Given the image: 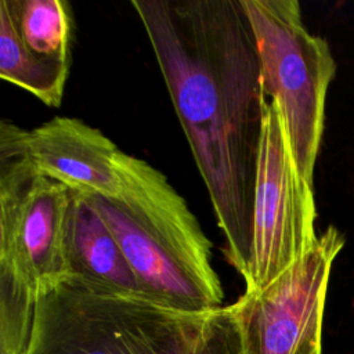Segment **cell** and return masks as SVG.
Listing matches in <instances>:
<instances>
[{
	"label": "cell",
	"instance_id": "obj_2",
	"mask_svg": "<svg viewBox=\"0 0 354 354\" xmlns=\"http://www.w3.org/2000/svg\"><path fill=\"white\" fill-rule=\"evenodd\" d=\"M30 354H242L232 306L174 310L66 279L37 299Z\"/></svg>",
	"mask_w": 354,
	"mask_h": 354
},
{
	"label": "cell",
	"instance_id": "obj_4",
	"mask_svg": "<svg viewBox=\"0 0 354 354\" xmlns=\"http://www.w3.org/2000/svg\"><path fill=\"white\" fill-rule=\"evenodd\" d=\"M314 185L295 160L282 113L266 95L245 292L271 283L318 239Z\"/></svg>",
	"mask_w": 354,
	"mask_h": 354
},
{
	"label": "cell",
	"instance_id": "obj_1",
	"mask_svg": "<svg viewBox=\"0 0 354 354\" xmlns=\"http://www.w3.org/2000/svg\"><path fill=\"white\" fill-rule=\"evenodd\" d=\"M206 185L228 263L246 274L264 100L241 0H133Z\"/></svg>",
	"mask_w": 354,
	"mask_h": 354
},
{
	"label": "cell",
	"instance_id": "obj_6",
	"mask_svg": "<svg viewBox=\"0 0 354 354\" xmlns=\"http://www.w3.org/2000/svg\"><path fill=\"white\" fill-rule=\"evenodd\" d=\"M68 206L66 185L0 147V266L25 278L39 295L69 278Z\"/></svg>",
	"mask_w": 354,
	"mask_h": 354
},
{
	"label": "cell",
	"instance_id": "obj_12",
	"mask_svg": "<svg viewBox=\"0 0 354 354\" xmlns=\"http://www.w3.org/2000/svg\"><path fill=\"white\" fill-rule=\"evenodd\" d=\"M69 65L32 54L18 37L12 22L0 8V77L39 98L48 106H59Z\"/></svg>",
	"mask_w": 354,
	"mask_h": 354
},
{
	"label": "cell",
	"instance_id": "obj_13",
	"mask_svg": "<svg viewBox=\"0 0 354 354\" xmlns=\"http://www.w3.org/2000/svg\"><path fill=\"white\" fill-rule=\"evenodd\" d=\"M37 299L25 278L0 266V354H30Z\"/></svg>",
	"mask_w": 354,
	"mask_h": 354
},
{
	"label": "cell",
	"instance_id": "obj_7",
	"mask_svg": "<svg viewBox=\"0 0 354 354\" xmlns=\"http://www.w3.org/2000/svg\"><path fill=\"white\" fill-rule=\"evenodd\" d=\"M0 147L32 162L68 188L116 196V144L101 130L76 118L55 116L32 130L0 122Z\"/></svg>",
	"mask_w": 354,
	"mask_h": 354
},
{
	"label": "cell",
	"instance_id": "obj_8",
	"mask_svg": "<svg viewBox=\"0 0 354 354\" xmlns=\"http://www.w3.org/2000/svg\"><path fill=\"white\" fill-rule=\"evenodd\" d=\"M90 198L113 232L147 299L187 313L223 307L221 282L201 275L153 238L116 199L97 194H90Z\"/></svg>",
	"mask_w": 354,
	"mask_h": 354
},
{
	"label": "cell",
	"instance_id": "obj_3",
	"mask_svg": "<svg viewBox=\"0 0 354 354\" xmlns=\"http://www.w3.org/2000/svg\"><path fill=\"white\" fill-rule=\"evenodd\" d=\"M241 1L254 35L264 93L278 105L297 167L314 185L336 61L328 41L306 28L297 0Z\"/></svg>",
	"mask_w": 354,
	"mask_h": 354
},
{
	"label": "cell",
	"instance_id": "obj_5",
	"mask_svg": "<svg viewBox=\"0 0 354 354\" xmlns=\"http://www.w3.org/2000/svg\"><path fill=\"white\" fill-rule=\"evenodd\" d=\"M344 235L329 225L313 249L256 292H245L232 306L242 354H322L321 336L333 261Z\"/></svg>",
	"mask_w": 354,
	"mask_h": 354
},
{
	"label": "cell",
	"instance_id": "obj_11",
	"mask_svg": "<svg viewBox=\"0 0 354 354\" xmlns=\"http://www.w3.org/2000/svg\"><path fill=\"white\" fill-rule=\"evenodd\" d=\"M22 44L35 55L69 65L72 14L64 0H1Z\"/></svg>",
	"mask_w": 354,
	"mask_h": 354
},
{
	"label": "cell",
	"instance_id": "obj_10",
	"mask_svg": "<svg viewBox=\"0 0 354 354\" xmlns=\"http://www.w3.org/2000/svg\"><path fill=\"white\" fill-rule=\"evenodd\" d=\"M65 256L68 279L97 292L145 297L113 232L86 191L69 188Z\"/></svg>",
	"mask_w": 354,
	"mask_h": 354
},
{
	"label": "cell",
	"instance_id": "obj_9",
	"mask_svg": "<svg viewBox=\"0 0 354 354\" xmlns=\"http://www.w3.org/2000/svg\"><path fill=\"white\" fill-rule=\"evenodd\" d=\"M116 199L153 238L205 278L220 282L212 264V242L184 198L147 160L118 151Z\"/></svg>",
	"mask_w": 354,
	"mask_h": 354
}]
</instances>
